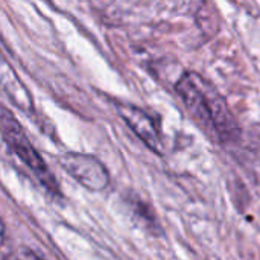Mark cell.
<instances>
[{
  "label": "cell",
  "mask_w": 260,
  "mask_h": 260,
  "mask_svg": "<svg viewBox=\"0 0 260 260\" xmlns=\"http://www.w3.org/2000/svg\"><path fill=\"white\" fill-rule=\"evenodd\" d=\"M175 88L203 131L221 142H230L239 136V126L225 99L201 75L186 72L178 79Z\"/></svg>",
  "instance_id": "1"
},
{
  "label": "cell",
  "mask_w": 260,
  "mask_h": 260,
  "mask_svg": "<svg viewBox=\"0 0 260 260\" xmlns=\"http://www.w3.org/2000/svg\"><path fill=\"white\" fill-rule=\"evenodd\" d=\"M0 133L3 140L8 143V146L12 149V152L34 172V175L38 178V181L52 193H58V184L55 181V177L49 171V168L44 165L40 154L32 148V143L26 137L24 131L21 129L18 120L15 116L0 104Z\"/></svg>",
  "instance_id": "2"
},
{
  "label": "cell",
  "mask_w": 260,
  "mask_h": 260,
  "mask_svg": "<svg viewBox=\"0 0 260 260\" xmlns=\"http://www.w3.org/2000/svg\"><path fill=\"white\" fill-rule=\"evenodd\" d=\"M64 171L88 190L99 192L108 186L110 175L105 166L91 155L66 154L59 158Z\"/></svg>",
  "instance_id": "3"
},
{
  "label": "cell",
  "mask_w": 260,
  "mask_h": 260,
  "mask_svg": "<svg viewBox=\"0 0 260 260\" xmlns=\"http://www.w3.org/2000/svg\"><path fill=\"white\" fill-rule=\"evenodd\" d=\"M117 113L151 151H154L158 155L163 154L160 133L148 113L131 104H117Z\"/></svg>",
  "instance_id": "4"
},
{
  "label": "cell",
  "mask_w": 260,
  "mask_h": 260,
  "mask_svg": "<svg viewBox=\"0 0 260 260\" xmlns=\"http://www.w3.org/2000/svg\"><path fill=\"white\" fill-rule=\"evenodd\" d=\"M0 87L12 98L17 107L24 108V110L32 108V102H30V96L27 90L24 88L21 81L17 78L15 72L8 64V61L3 58L2 52H0Z\"/></svg>",
  "instance_id": "5"
},
{
  "label": "cell",
  "mask_w": 260,
  "mask_h": 260,
  "mask_svg": "<svg viewBox=\"0 0 260 260\" xmlns=\"http://www.w3.org/2000/svg\"><path fill=\"white\" fill-rule=\"evenodd\" d=\"M6 257V230L5 224L0 219V260H5Z\"/></svg>",
  "instance_id": "6"
},
{
  "label": "cell",
  "mask_w": 260,
  "mask_h": 260,
  "mask_svg": "<svg viewBox=\"0 0 260 260\" xmlns=\"http://www.w3.org/2000/svg\"><path fill=\"white\" fill-rule=\"evenodd\" d=\"M12 260H41L37 254H34L32 251L26 250V248H21L15 253V256L12 257Z\"/></svg>",
  "instance_id": "7"
}]
</instances>
